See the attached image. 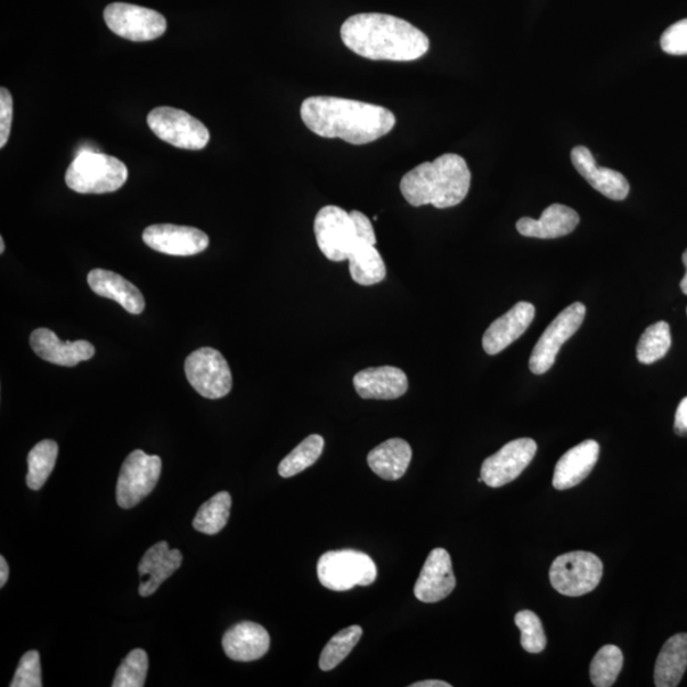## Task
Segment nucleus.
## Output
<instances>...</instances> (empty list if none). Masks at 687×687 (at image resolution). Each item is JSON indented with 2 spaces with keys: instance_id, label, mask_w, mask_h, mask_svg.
Listing matches in <instances>:
<instances>
[{
  "instance_id": "1",
  "label": "nucleus",
  "mask_w": 687,
  "mask_h": 687,
  "mask_svg": "<svg viewBox=\"0 0 687 687\" xmlns=\"http://www.w3.org/2000/svg\"><path fill=\"white\" fill-rule=\"evenodd\" d=\"M301 118L310 132L355 145L378 141L396 124L395 115L382 106L329 96L306 98Z\"/></svg>"
},
{
  "instance_id": "2",
  "label": "nucleus",
  "mask_w": 687,
  "mask_h": 687,
  "mask_svg": "<svg viewBox=\"0 0 687 687\" xmlns=\"http://www.w3.org/2000/svg\"><path fill=\"white\" fill-rule=\"evenodd\" d=\"M342 43L371 61L413 62L429 51V39L419 29L395 15L359 13L340 29Z\"/></svg>"
},
{
  "instance_id": "3",
  "label": "nucleus",
  "mask_w": 687,
  "mask_h": 687,
  "mask_svg": "<svg viewBox=\"0 0 687 687\" xmlns=\"http://www.w3.org/2000/svg\"><path fill=\"white\" fill-rule=\"evenodd\" d=\"M470 185L468 163L461 155L447 153L408 171L401 179L400 190L413 207L430 204L437 209H447L465 200Z\"/></svg>"
},
{
  "instance_id": "4",
  "label": "nucleus",
  "mask_w": 687,
  "mask_h": 687,
  "mask_svg": "<svg viewBox=\"0 0 687 687\" xmlns=\"http://www.w3.org/2000/svg\"><path fill=\"white\" fill-rule=\"evenodd\" d=\"M129 172L124 163L112 155L87 152L70 163L65 183L79 194H106L124 186Z\"/></svg>"
},
{
  "instance_id": "5",
  "label": "nucleus",
  "mask_w": 687,
  "mask_h": 687,
  "mask_svg": "<svg viewBox=\"0 0 687 687\" xmlns=\"http://www.w3.org/2000/svg\"><path fill=\"white\" fill-rule=\"evenodd\" d=\"M317 576L327 590L344 592L356 586H371L378 578V567L371 556L362 552H329L318 560Z\"/></svg>"
},
{
  "instance_id": "6",
  "label": "nucleus",
  "mask_w": 687,
  "mask_h": 687,
  "mask_svg": "<svg viewBox=\"0 0 687 687\" xmlns=\"http://www.w3.org/2000/svg\"><path fill=\"white\" fill-rule=\"evenodd\" d=\"M603 564L599 556L588 552H571L556 558L550 568L555 591L568 597L590 593L600 585Z\"/></svg>"
},
{
  "instance_id": "7",
  "label": "nucleus",
  "mask_w": 687,
  "mask_h": 687,
  "mask_svg": "<svg viewBox=\"0 0 687 687\" xmlns=\"http://www.w3.org/2000/svg\"><path fill=\"white\" fill-rule=\"evenodd\" d=\"M314 229L318 249L326 259L335 263L348 260L351 252L363 243L359 239L350 212L337 206H327L318 210Z\"/></svg>"
},
{
  "instance_id": "8",
  "label": "nucleus",
  "mask_w": 687,
  "mask_h": 687,
  "mask_svg": "<svg viewBox=\"0 0 687 687\" xmlns=\"http://www.w3.org/2000/svg\"><path fill=\"white\" fill-rule=\"evenodd\" d=\"M146 122L161 141L179 150L199 151L210 141L208 128L183 110L162 106L150 112Z\"/></svg>"
},
{
  "instance_id": "9",
  "label": "nucleus",
  "mask_w": 687,
  "mask_h": 687,
  "mask_svg": "<svg viewBox=\"0 0 687 687\" xmlns=\"http://www.w3.org/2000/svg\"><path fill=\"white\" fill-rule=\"evenodd\" d=\"M162 471L160 456L146 455L137 449L130 454L121 466L117 484V502L121 509H133L149 497L159 480Z\"/></svg>"
},
{
  "instance_id": "10",
  "label": "nucleus",
  "mask_w": 687,
  "mask_h": 687,
  "mask_svg": "<svg viewBox=\"0 0 687 687\" xmlns=\"http://www.w3.org/2000/svg\"><path fill=\"white\" fill-rule=\"evenodd\" d=\"M187 381L199 395L210 400L222 399L232 390V373L226 358L212 348H200L186 358Z\"/></svg>"
},
{
  "instance_id": "11",
  "label": "nucleus",
  "mask_w": 687,
  "mask_h": 687,
  "mask_svg": "<svg viewBox=\"0 0 687 687\" xmlns=\"http://www.w3.org/2000/svg\"><path fill=\"white\" fill-rule=\"evenodd\" d=\"M103 19L113 34L137 43L159 39L167 29V21L161 13L128 3L106 7Z\"/></svg>"
},
{
  "instance_id": "12",
  "label": "nucleus",
  "mask_w": 687,
  "mask_h": 687,
  "mask_svg": "<svg viewBox=\"0 0 687 687\" xmlns=\"http://www.w3.org/2000/svg\"><path fill=\"white\" fill-rule=\"evenodd\" d=\"M586 310L584 304L576 302V304L563 309L561 313L555 317V320L547 326L542 338L538 339L533 355H531V372L539 375L550 370L564 344L582 326Z\"/></svg>"
},
{
  "instance_id": "13",
  "label": "nucleus",
  "mask_w": 687,
  "mask_h": 687,
  "mask_svg": "<svg viewBox=\"0 0 687 687\" xmlns=\"http://www.w3.org/2000/svg\"><path fill=\"white\" fill-rule=\"evenodd\" d=\"M537 452V444L531 438L510 441L487 458L481 466L480 478L490 488H501L517 479Z\"/></svg>"
},
{
  "instance_id": "14",
  "label": "nucleus",
  "mask_w": 687,
  "mask_h": 687,
  "mask_svg": "<svg viewBox=\"0 0 687 687\" xmlns=\"http://www.w3.org/2000/svg\"><path fill=\"white\" fill-rule=\"evenodd\" d=\"M146 247L166 255L193 257L207 250L209 237L198 228L176 225H154L144 229Z\"/></svg>"
},
{
  "instance_id": "15",
  "label": "nucleus",
  "mask_w": 687,
  "mask_h": 687,
  "mask_svg": "<svg viewBox=\"0 0 687 687\" xmlns=\"http://www.w3.org/2000/svg\"><path fill=\"white\" fill-rule=\"evenodd\" d=\"M456 587L451 556L445 549L432 550L414 587L416 599L424 603L445 600Z\"/></svg>"
},
{
  "instance_id": "16",
  "label": "nucleus",
  "mask_w": 687,
  "mask_h": 687,
  "mask_svg": "<svg viewBox=\"0 0 687 687\" xmlns=\"http://www.w3.org/2000/svg\"><path fill=\"white\" fill-rule=\"evenodd\" d=\"M535 315L534 305L528 304V302H519L509 313L497 318L482 337V348H484L486 353L497 356L509 348L511 344L526 332L530 325L533 324Z\"/></svg>"
},
{
  "instance_id": "17",
  "label": "nucleus",
  "mask_w": 687,
  "mask_h": 687,
  "mask_svg": "<svg viewBox=\"0 0 687 687\" xmlns=\"http://www.w3.org/2000/svg\"><path fill=\"white\" fill-rule=\"evenodd\" d=\"M30 344L36 356L56 366L75 367L89 361L96 349L86 340L62 341L52 330L41 327L31 334Z\"/></svg>"
},
{
  "instance_id": "18",
  "label": "nucleus",
  "mask_w": 687,
  "mask_h": 687,
  "mask_svg": "<svg viewBox=\"0 0 687 687\" xmlns=\"http://www.w3.org/2000/svg\"><path fill=\"white\" fill-rule=\"evenodd\" d=\"M572 166L578 174L585 177L595 190L611 200H624L630 192V185L623 174L607 167L597 166L593 154L586 146H576L570 154Z\"/></svg>"
},
{
  "instance_id": "19",
  "label": "nucleus",
  "mask_w": 687,
  "mask_h": 687,
  "mask_svg": "<svg viewBox=\"0 0 687 687\" xmlns=\"http://www.w3.org/2000/svg\"><path fill=\"white\" fill-rule=\"evenodd\" d=\"M357 394L366 400H396L406 394L407 375L397 367L367 368L353 379Z\"/></svg>"
},
{
  "instance_id": "20",
  "label": "nucleus",
  "mask_w": 687,
  "mask_h": 687,
  "mask_svg": "<svg viewBox=\"0 0 687 687\" xmlns=\"http://www.w3.org/2000/svg\"><path fill=\"white\" fill-rule=\"evenodd\" d=\"M182 564V552L170 549L168 543L161 542L150 547L138 566L141 577L139 595L149 597L159 591L160 586L174 575Z\"/></svg>"
},
{
  "instance_id": "21",
  "label": "nucleus",
  "mask_w": 687,
  "mask_h": 687,
  "mask_svg": "<svg viewBox=\"0 0 687 687\" xmlns=\"http://www.w3.org/2000/svg\"><path fill=\"white\" fill-rule=\"evenodd\" d=\"M600 457V445L588 439L563 455L555 466L553 487L567 490L577 487L592 472Z\"/></svg>"
},
{
  "instance_id": "22",
  "label": "nucleus",
  "mask_w": 687,
  "mask_h": 687,
  "mask_svg": "<svg viewBox=\"0 0 687 687\" xmlns=\"http://www.w3.org/2000/svg\"><path fill=\"white\" fill-rule=\"evenodd\" d=\"M89 288L97 296L112 299L132 315H141L145 307V299L141 291L124 276L110 270L94 269L87 276Z\"/></svg>"
},
{
  "instance_id": "23",
  "label": "nucleus",
  "mask_w": 687,
  "mask_h": 687,
  "mask_svg": "<svg viewBox=\"0 0 687 687\" xmlns=\"http://www.w3.org/2000/svg\"><path fill=\"white\" fill-rule=\"evenodd\" d=\"M579 220L575 209L563 206V204H553L544 210L542 218H521L515 227L522 236L552 240L575 231Z\"/></svg>"
},
{
  "instance_id": "24",
  "label": "nucleus",
  "mask_w": 687,
  "mask_h": 687,
  "mask_svg": "<svg viewBox=\"0 0 687 687\" xmlns=\"http://www.w3.org/2000/svg\"><path fill=\"white\" fill-rule=\"evenodd\" d=\"M222 645L229 658L251 662L265 656L270 648V636L264 626L243 621L228 630Z\"/></svg>"
},
{
  "instance_id": "25",
  "label": "nucleus",
  "mask_w": 687,
  "mask_h": 687,
  "mask_svg": "<svg viewBox=\"0 0 687 687\" xmlns=\"http://www.w3.org/2000/svg\"><path fill=\"white\" fill-rule=\"evenodd\" d=\"M411 445L401 438H391L368 454L371 470L384 480L395 481L405 476L412 462Z\"/></svg>"
},
{
  "instance_id": "26",
  "label": "nucleus",
  "mask_w": 687,
  "mask_h": 687,
  "mask_svg": "<svg viewBox=\"0 0 687 687\" xmlns=\"http://www.w3.org/2000/svg\"><path fill=\"white\" fill-rule=\"evenodd\" d=\"M687 668V634L670 636L662 647L656 667H654V685L657 687H676L681 683Z\"/></svg>"
},
{
  "instance_id": "27",
  "label": "nucleus",
  "mask_w": 687,
  "mask_h": 687,
  "mask_svg": "<svg viewBox=\"0 0 687 687\" xmlns=\"http://www.w3.org/2000/svg\"><path fill=\"white\" fill-rule=\"evenodd\" d=\"M351 280L370 286L386 280V265L374 244H359L348 259Z\"/></svg>"
},
{
  "instance_id": "28",
  "label": "nucleus",
  "mask_w": 687,
  "mask_h": 687,
  "mask_svg": "<svg viewBox=\"0 0 687 687\" xmlns=\"http://www.w3.org/2000/svg\"><path fill=\"white\" fill-rule=\"evenodd\" d=\"M232 498L220 492L204 503L193 521L196 531L206 535H216L222 531L231 515Z\"/></svg>"
},
{
  "instance_id": "29",
  "label": "nucleus",
  "mask_w": 687,
  "mask_h": 687,
  "mask_svg": "<svg viewBox=\"0 0 687 687\" xmlns=\"http://www.w3.org/2000/svg\"><path fill=\"white\" fill-rule=\"evenodd\" d=\"M57 454H59V446L52 439L41 440L31 449L28 457L29 472L26 477L30 489L40 490L44 487L55 468Z\"/></svg>"
},
{
  "instance_id": "30",
  "label": "nucleus",
  "mask_w": 687,
  "mask_h": 687,
  "mask_svg": "<svg viewBox=\"0 0 687 687\" xmlns=\"http://www.w3.org/2000/svg\"><path fill=\"white\" fill-rule=\"evenodd\" d=\"M325 440L321 436H308L284 458L277 468V472L284 479L298 476L313 466L323 455Z\"/></svg>"
},
{
  "instance_id": "31",
  "label": "nucleus",
  "mask_w": 687,
  "mask_h": 687,
  "mask_svg": "<svg viewBox=\"0 0 687 687\" xmlns=\"http://www.w3.org/2000/svg\"><path fill=\"white\" fill-rule=\"evenodd\" d=\"M673 346L669 325L659 321L647 327L636 347V358L642 364H653L665 358Z\"/></svg>"
},
{
  "instance_id": "32",
  "label": "nucleus",
  "mask_w": 687,
  "mask_h": 687,
  "mask_svg": "<svg viewBox=\"0 0 687 687\" xmlns=\"http://www.w3.org/2000/svg\"><path fill=\"white\" fill-rule=\"evenodd\" d=\"M623 652L617 645H604L592 659L591 681L596 687H611L623 669Z\"/></svg>"
},
{
  "instance_id": "33",
  "label": "nucleus",
  "mask_w": 687,
  "mask_h": 687,
  "mask_svg": "<svg viewBox=\"0 0 687 687\" xmlns=\"http://www.w3.org/2000/svg\"><path fill=\"white\" fill-rule=\"evenodd\" d=\"M362 634L363 629L358 625L340 630L323 650L320 662H318L320 668L323 670H331L339 666L349 656V653L353 651L358 642L361 641Z\"/></svg>"
},
{
  "instance_id": "34",
  "label": "nucleus",
  "mask_w": 687,
  "mask_h": 687,
  "mask_svg": "<svg viewBox=\"0 0 687 687\" xmlns=\"http://www.w3.org/2000/svg\"><path fill=\"white\" fill-rule=\"evenodd\" d=\"M149 656L143 650L130 652L115 675L113 687H142L149 674Z\"/></svg>"
},
{
  "instance_id": "35",
  "label": "nucleus",
  "mask_w": 687,
  "mask_h": 687,
  "mask_svg": "<svg viewBox=\"0 0 687 687\" xmlns=\"http://www.w3.org/2000/svg\"><path fill=\"white\" fill-rule=\"evenodd\" d=\"M514 623L521 630L522 648L528 653H542L547 640L542 620L535 612L523 610L515 613Z\"/></svg>"
},
{
  "instance_id": "36",
  "label": "nucleus",
  "mask_w": 687,
  "mask_h": 687,
  "mask_svg": "<svg viewBox=\"0 0 687 687\" xmlns=\"http://www.w3.org/2000/svg\"><path fill=\"white\" fill-rule=\"evenodd\" d=\"M11 687H41L43 678H41V662L37 651H30L23 654Z\"/></svg>"
},
{
  "instance_id": "37",
  "label": "nucleus",
  "mask_w": 687,
  "mask_h": 687,
  "mask_svg": "<svg viewBox=\"0 0 687 687\" xmlns=\"http://www.w3.org/2000/svg\"><path fill=\"white\" fill-rule=\"evenodd\" d=\"M661 47L669 55H687V19L674 23L664 32Z\"/></svg>"
},
{
  "instance_id": "38",
  "label": "nucleus",
  "mask_w": 687,
  "mask_h": 687,
  "mask_svg": "<svg viewBox=\"0 0 687 687\" xmlns=\"http://www.w3.org/2000/svg\"><path fill=\"white\" fill-rule=\"evenodd\" d=\"M13 120L12 95L6 87L0 89V149H4L11 134Z\"/></svg>"
},
{
  "instance_id": "39",
  "label": "nucleus",
  "mask_w": 687,
  "mask_h": 687,
  "mask_svg": "<svg viewBox=\"0 0 687 687\" xmlns=\"http://www.w3.org/2000/svg\"><path fill=\"white\" fill-rule=\"evenodd\" d=\"M674 429L677 436H687V397L677 407Z\"/></svg>"
},
{
  "instance_id": "40",
  "label": "nucleus",
  "mask_w": 687,
  "mask_h": 687,
  "mask_svg": "<svg viewBox=\"0 0 687 687\" xmlns=\"http://www.w3.org/2000/svg\"><path fill=\"white\" fill-rule=\"evenodd\" d=\"M8 577H10V567H8L4 556H0V587L6 586Z\"/></svg>"
},
{
  "instance_id": "41",
  "label": "nucleus",
  "mask_w": 687,
  "mask_h": 687,
  "mask_svg": "<svg viewBox=\"0 0 687 687\" xmlns=\"http://www.w3.org/2000/svg\"><path fill=\"white\" fill-rule=\"evenodd\" d=\"M451 684H448L446 681H439V680H427V681H421V683H415L413 685H411V687H451Z\"/></svg>"
},
{
  "instance_id": "42",
  "label": "nucleus",
  "mask_w": 687,
  "mask_h": 687,
  "mask_svg": "<svg viewBox=\"0 0 687 687\" xmlns=\"http://www.w3.org/2000/svg\"><path fill=\"white\" fill-rule=\"evenodd\" d=\"M683 263H684L685 269H686V274H685V276L683 277V281H681V283H680V286H681V291H683V293H684V294H686V296H687V250L684 252V255H683Z\"/></svg>"
},
{
  "instance_id": "43",
  "label": "nucleus",
  "mask_w": 687,
  "mask_h": 687,
  "mask_svg": "<svg viewBox=\"0 0 687 687\" xmlns=\"http://www.w3.org/2000/svg\"><path fill=\"white\" fill-rule=\"evenodd\" d=\"M4 251H6L4 239L3 237H0V253H4Z\"/></svg>"
},
{
  "instance_id": "44",
  "label": "nucleus",
  "mask_w": 687,
  "mask_h": 687,
  "mask_svg": "<svg viewBox=\"0 0 687 687\" xmlns=\"http://www.w3.org/2000/svg\"><path fill=\"white\" fill-rule=\"evenodd\" d=\"M686 313H687V309H686Z\"/></svg>"
}]
</instances>
